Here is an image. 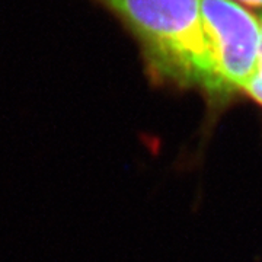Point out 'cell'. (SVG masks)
Returning a JSON list of instances; mask_svg holds the SVG:
<instances>
[{
    "label": "cell",
    "instance_id": "obj_5",
    "mask_svg": "<svg viewBox=\"0 0 262 262\" xmlns=\"http://www.w3.org/2000/svg\"><path fill=\"white\" fill-rule=\"evenodd\" d=\"M258 18H259V22H261V28H262V13L258 16ZM261 69H262V57H261Z\"/></svg>",
    "mask_w": 262,
    "mask_h": 262
},
{
    "label": "cell",
    "instance_id": "obj_1",
    "mask_svg": "<svg viewBox=\"0 0 262 262\" xmlns=\"http://www.w3.org/2000/svg\"><path fill=\"white\" fill-rule=\"evenodd\" d=\"M137 42L146 73L156 84L194 89L210 101L232 98L220 77L201 0H92Z\"/></svg>",
    "mask_w": 262,
    "mask_h": 262
},
{
    "label": "cell",
    "instance_id": "obj_3",
    "mask_svg": "<svg viewBox=\"0 0 262 262\" xmlns=\"http://www.w3.org/2000/svg\"><path fill=\"white\" fill-rule=\"evenodd\" d=\"M244 94L252 98L255 102L262 105V69L258 72V75L253 77L249 84L244 89Z\"/></svg>",
    "mask_w": 262,
    "mask_h": 262
},
{
    "label": "cell",
    "instance_id": "obj_4",
    "mask_svg": "<svg viewBox=\"0 0 262 262\" xmlns=\"http://www.w3.org/2000/svg\"><path fill=\"white\" fill-rule=\"evenodd\" d=\"M241 5H248V6H256V8H262V0H236Z\"/></svg>",
    "mask_w": 262,
    "mask_h": 262
},
{
    "label": "cell",
    "instance_id": "obj_2",
    "mask_svg": "<svg viewBox=\"0 0 262 262\" xmlns=\"http://www.w3.org/2000/svg\"><path fill=\"white\" fill-rule=\"evenodd\" d=\"M201 13L225 88L230 96L244 94L261 70L259 18L236 0H201Z\"/></svg>",
    "mask_w": 262,
    "mask_h": 262
}]
</instances>
